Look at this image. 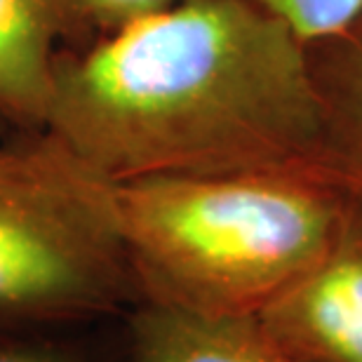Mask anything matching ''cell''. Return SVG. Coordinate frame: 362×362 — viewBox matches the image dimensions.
Returning <instances> with one entry per match:
<instances>
[{"mask_svg": "<svg viewBox=\"0 0 362 362\" xmlns=\"http://www.w3.org/2000/svg\"><path fill=\"white\" fill-rule=\"evenodd\" d=\"M40 132L111 184L322 175L306 42L255 0H179L59 57Z\"/></svg>", "mask_w": 362, "mask_h": 362, "instance_id": "obj_1", "label": "cell"}, {"mask_svg": "<svg viewBox=\"0 0 362 362\" xmlns=\"http://www.w3.org/2000/svg\"><path fill=\"white\" fill-rule=\"evenodd\" d=\"M113 207L146 303L257 317L325 255L351 198L313 170L282 168L120 181Z\"/></svg>", "mask_w": 362, "mask_h": 362, "instance_id": "obj_2", "label": "cell"}, {"mask_svg": "<svg viewBox=\"0 0 362 362\" xmlns=\"http://www.w3.org/2000/svg\"><path fill=\"white\" fill-rule=\"evenodd\" d=\"M134 292L111 181L47 132L0 144V327L90 320Z\"/></svg>", "mask_w": 362, "mask_h": 362, "instance_id": "obj_3", "label": "cell"}, {"mask_svg": "<svg viewBox=\"0 0 362 362\" xmlns=\"http://www.w3.org/2000/svg\"><path fill=\"white\" fill-rule=\"evenodd\" d=\"M257 320L303 362H362V202L325 255Z\"/></svg>", "mask_w": 362, "mask_h": 362, "instance_id": "obj_4", "label": "cell"}, {"mask_svg": "<svg viewBox=\"0 0 362 362\" xmlns=\"http://www.w3.org/2000/svg\"><path fill=\"white\" fill-rule=\"evenodd\" d=\"M306 49L320 118V170L362 202V10Z\"/></svg>", "mask_w": 362, "mask_h": 362, "instance_id": "obj_5", "label": "cell"}, {"mask_svg": "<svg viewBox=\"0 0 362 362\" xmlns=\"http://www.w3.org/2000/svg\"><path fill=\"white\" fill-rule=\"evenodd\" d=\"M132 362H303L257 317L200 315L146 303L132 325Z\"/></svg>", "mask_w": 362, "mask_h": 362, "instance_id": "obj_6", "label": "cell"}, {"mask_svg": "<svg viewBox=\"0 0 362 362\" xmlns=\"http://www.w3.org/2000/svg\"><path fill=\"white\" fill-rule=\"evenodd\" d=\"M62 31L59 0H0V118L42 129Z\"/></svg>", "mask_w": 362, "mask_h": 362, "instance_id": "obj_7", "label": "cell"}, {"mask_svg": "<svg viewBox=\"0 0 362 362\" xmlns=\"http://www.w3.org/2000/svg\"><path fill=\"white\" fill-rule=\"evenodd\" d=\"M255 3L285 21L306 45L344 28L362 10V0H255Z\"/></svg>", "mask_w": 362, "mask_h": 362, "instance_id": "obj_8", "label": "cell"}, {"mask_svg": "<svg viewBox=\"0 0 362 362\" xmlns=\"http://www.w3.org/2000/svg\"><path fill=\"white\" fill-rule=\"evenodd\" d=\"M179 0H59L66 28L83 26L99 35Z\"/></svg>", "mask_w": 362, "mask_h": 362, "instance_id": "obj_9", "label": "cell"}, {"mask_svg": "<svg viewBox=\"0 0 362 362\" xmlns=\"http://www.w3.org/2000/svg\"><path fill=\"white\" fill-rule=\"evenodd\" d=\"M0 362H88L83 351L49 339H0Z\"/></svg>", "mask_w": 362, "mask_h": 362, "instance_id": "obj_10", "label": "cell"}]
</instances>
